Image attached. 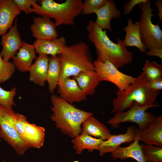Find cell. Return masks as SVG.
<instances>
[{
    "label": "cell",
    "instance_id": "1",
    "mask_svg": "<svg viewBox=\"0 0 162 162\" xmlns=\"http://www.w3.org/2000/svg\"><path fill=\"white\" fill-rule=\"evenodd\" d=\"M86 29L88 38L95 47L97 60L102 62L108 61L117 69L132 62L133 53L128 50L122 40L117 38V43H114L108 36L106 30L101 29L91 20Z\"/></svg>",
    "mask_w": 162,
    "mask_h": 162
},
{
    "label": "cell",
    "instance_id": "2",
    "mask_svg": "<svg viewBox=\"0 0 162 162\" xmlns=\"http://www.w3.org/2000/svg\"><path fill=\"white\" fill-rule=\"evenodd\" d=\"M51 100L52 114L50 118L56 128L72 139L81 134L82 123L92 113L76 107L56 94L51 96Z\"/></svg>",
    "mask_w": 162,
    "mask_h": 162
},
{
    "label": "cell",
    "instance_id": "3",
    "mask_svg": "<svg viewBox=\"0 0 162 162\" xmlns=\"http://www.w3.org/2000/svg\"><path fill=\"white\" fill-rule=\"evenodd\" d=\"M149 80L142 72L128 89L122 92L117 91V96L113 100L111 113L124 112L135 104L142 106L155 103L160 91L151 89L148 84Z\"/></svg>",
    "mask_w": 162,
    "mask_h": 162
},
{
    "label": "cell",
    "instance_id": "4",
    "mask_svg": "<svg viewBox=\"0 0 162 162\" xmlns=\"http://www.w3.org/2000/svg\"><path fill=\"white\" fill-rule=\"evenodd\" d=\"M61 64L58 83L65 79L74 77L85 71L95 70L89 46L82 41L66 45L58 56Z\"/></svg>",
    "mask_w": 162,
    "mask_h": 162
},
{
    "label": "cell",
    "instance_id": "5",
    "mask_svg": "<svg viewBox=\"0 0 162 162\" xmlns=\"http://www.w3.org/2000/svg\"><path fill=\"white\" fill-rule=\"evenodd\" d=\"M32 6L33 12L39 15L54 19L56 27L62 25L73 26L74 19L81 13L83 2L81 0H66L58 3L53 0H39Z\"/></svg>",
    "mask_w": 162,
    "mask_h": 162
},
{
    "label": "cell",
    "instance_id": "6",
    "mask_svg": "<svg viewBox=\"0 0 162 162\" xmlns=\"http://www.w3.org/2000/svg\"><path fill=\"white\" fill-rule=\"evenodd\" d=\"M149 0L138 4L142 12L139 21L141 40L148 50L154 48L162 49V31L159 23L154 25L152 22V18L154 15Z\"/></svg>",
    "mask_w": 162,
    "mask_h": 162
},
{
    "label": "cell",
    "instance_id": "7",
    "mask_svg": "<svg viewBox=\"0 0 162 162\" xmlns=\"http://www.w3.org/2000/svg\"><path fill=\"white\" fill-rule=\"evenodd\" d=\"M15 113L12 108L0 105V137L19 155H23L31 147L15 128L13 119Z\"/></svg>",
    "mask_w": 162,
    "mask_h": 162
},
{
    "label": "cell",
    "instance_id": "8",
    "mask_svg": "<svg viewBox=\"0 0 162 162\" xmlns=\"http://www.w3.org/2000/svg\"><path fill=\"white\" fill-rule=\"evenodd\" d=\"M157 103L149 105L141 106L135 104L126 112L115 113L113 116L109 119L107 123L114 128H116L120 124L126 122L136 123L138 125L139 131H142L147 124L154 120L155 116L151 113L146 112L151 108L159 107Z\"/></svg>",
    "mask_w": 162,
    "mask_h": 162
},
{
    "label": "cell",
    "instance_id": "9",
    "mask_svg": "<svg viewBox=\"0 0 162 162\" xmlns=\"http://www.w3.org/2000/svg\"><path fill=\"white\" fill-rule=\"evenodd\" d=\"M93 63L100 81H108L112 83L120 92L128 89L135 80V77L119 71L108 61L102 62L97 59L93 61Z\"/></svg>",
    "mask_w": 162,
    "mask_h": 162
},
{
    "label": "cell",
    "instance_id": "10",
    "mask_svg": "<svg viewBox=\"0 0 162 162\" xmlns=\"http://www.w3.org/2000/svg\"><path fill=\"white\" fill-rule=\"evenodd\" d=\"M1 44L2 47L0 56L6 62L9 61L16 54L23 44L17 28V19L9 32L2 35Z\"/></svg>",
    "mask_w": 162,
    "mask_h": 162
},
{
    "label": "cell",
    "instance_id": "11",
    "mask_svg": "<svg viewBox=\"0 0 162 162\" xmlns=\"http://www.w3.org/2000/svg\"><path fill=\"white\" fill-rule=\"evenodd\" d=\"M138 130L135 126H130L124 134L111 135L107 140H103L100 144L99 154L103 156L108 153H111L123 143H130L136 137Z\"/></svg>",
    "mask_w": 162,
    "mask_h": 162
},
{
    "label": "cell",
    "instance_id": "12",
    "mask_svg": "<svg viewBox=\"0 0 162 162\" xmlns=\"http://www.w3.org/2000/svg\"><path fill=\"white\" fill-rule=\"evenodd\" d=\"M46 16L34 17L30 26L32 36L37 40H52L56 39L58 34L56 26L51 20Z\"/></svg>",
    "mask_w": 162,
    "mask_h": 162
},
{
    "label": "cell",
    "instance_id": "13",
    "mask_svg": "<svg viewBox=\"0 0 162 162\" xmlns=\"http://www.w3.org/2000/svg\"><path fill=\"white\" fill-rule=\"evenodd\" d=\"M57 88L59 96L70 104L87 99V96L73 78L65 79L58 83Z\"/></svg>",
    "mask_w": 162,
    "mask_h": 162
},
{
    "label": "cell",
    "instance_id": "14",
    "mask_svg": "<svg viewBox=\"0 0 162 162\" xmlns=\"http://www.w3.org/2000/svg\"><path fill=\"white\" fill-rule=\"evenodd\" d=\"M139 141L145 145L162 147V116H157L153 121L148 123L141 131L139 130Z\"/></svg>",
    "mask_w": 162,
    "mask_h": 162
},
{
    "label": "cell",
    "instance_id": "15",
    "mask_svg": "<svg viewBox=\"0 0 162 162\" xmlns=\"http://www.w3.org/2000/svg\"><path fill=\"white\" fill-rule=\"evenodd\" d=\"M97 15L95 23L101 29H108L112 32L111 21L113 18H118L121 13L117 8L115 2L112 0H107L106 3L94 12Z\"/></svg>",
    "mask_w": 162,
    "mask_h": 162
},
{
    "label": "cell",
    "instance_id": "16",
    "mask_svg": "<svg viewBox=\"0 0 162 162\" xmlns=\"http://www.w3.org/2000/svg\"><path fill=\"white\" fill-rule=\"evenodd\" d=\"M20 12L13 0H0V35L7 33Z\"/></svg>",
    "mask_w": 162,
    "mask_h": 162
},
{
    "label": "cell",
    "instance_id": "17",
    "mask_svg": "<svg viewBox=\"0 0 162 162\" xmlns=\"http://www.w3.org/2000/svg\"><path fill=\"white\" fill-rule=\"evenodd\" d=\"M18 50L12 58L13 63L20 71H28L33 60L36 57L34 46L23 41L22 45Z\"/></svg>",
    "mask_w": 162,
    "mask_h": 162
},
{
    "label": "cell",
    "instance_id": "18",
    "mask_svg": "<svg viewBox=\"0 0 162 162\" xmlns=\"http://www.w3.org/2000/svg\"><path fill=\"white\" fill-rule=\"evenodd\" d=\"M63 36L52 40H37L33 43L36 52L39 55L56 56L62 53L67 45Z\"/></svg>",
    "mask_w": 162,
    "mask_h": 162
},
{
    "label": "cell",
    "instance_id": "19",
    "mask_svg": "<svg viewBox=\"0 0 162 162\" xmlns=\"http://www.w3.org/2000/svg\"><path fill=\"white\" fill-rule=\"evenodd\" d=\"M49 57L39 55L29 69V80L39 86H44L46 82L49 66Z\"/></svg>",
    "mask_w": 162,
    "mask_h": 162
},
{
    "label": "cell",
    "instance_id": "20",
    "mask_svg": "<svg viewBox=\"0 0 162 162\" xmlns=\"http://www.w3.org/2000/svg\"><path fill=\"white\" fill-rule=\"evenodd\" d=\"M139 141L138 133L136 137L129 146L124 147L120 146L111 153L113 159H119L123 160L131 158L137 162H147Z\"/></svg>",
    "mask_w": 162,
    "mask_h": 162
},
{
    "label": "cell",
    "instance_id": "21",
    "mask_svg": "<svg viewBox=\"0 0 162 162\" xmlns=\"http://www.w3.org/2000/svg\"><path fill=\"white\" fill-rule=\"evenodd\" d=\"M45 132L43 127L27 121L24 126L22 138L31 148H40L44 144Z\"/></svg>",
    "mask_w": 162,
    "mask_h": 162
},
{
    "label": "cell",
    "instance_id": "22",
    "mask_svg": "<svg viewBox=\"0 0 162 162\" xmlns=\"http://www.w3.org/2000/svg\"><path fill=\"white\" fill-rule=\"evenodd\" d=\"M126 35L123 42L126 47L135 46L140 51L146 52L147 49L142 43L140 36V24L139 21L133 23V20L129 18L127 20V26L123 28Z\"/></svg>",
    "mask_w": 162,
    "mask_h": 162
},
{
    "label": "cell",
    "instance_id": "23",
    "mask_svg": "<svg viewBox=\"0 0 162 162\" xmlns=\"http://www.w3.org/2000/svg\"><path fill=\"white\" fill-rule=\"evenodd\" d=\"M82 133L103 140L108 139L111 134L106 127L93 116L88 117L82 124Z\"/></svg>",
    "mask_w": 162,
    "mask_h": 162
},
{
    "label": "cell",
    "instance_id": "24",
    "mask_svg": "<svg viewBox=\"0 0 162 162\" xmlns=\"http://www.w3.org/2000/svg\"><path fill=\"white\" fill-rule=\"evenodd\" d=\"M73 78L75 79L79 87L86 96L94 94L95 89L100 82L95 70L82 72Z\"/></svg>",
    "mask_w": 162,
    "mask_h": 162
},
{
    "label": "cell",
    "instance_id": "25",
    "mask_svg": "<svg viewBox=\"0 0 162 162\" xmlns=\"http://www.w3.org/2000/svg\"><path fill=\"white\" fill-rule=\"evenodd\" d=\"M103 140L82 133L72 139L71 142L76 153L80 154L85 149L90 152H93L95 150H98L99 146Z\"/></svg>",
    "mask_w": 162,
    "mask_h": 162
},
{
    "label": "cell",
    "instance_id": "26",
    "mask_svg": "<svg viewBox=\"0 0 162 162\" xmlns=\"http://www.w3.org/2000/svg\"><path fill=\"white\" fill-rule=\"evenodd\" d=\"M61 72V63L58 56L49 57L46 82L51 93H53L57 87Z\"/></svg>",
    "mask_w": 162,
    "mask_h": 162
},
{
    "label": "cell",
    "instance_id": "27",
    "mask_svg": "<svg viewBox=\"0 0 162 162\" xmlns=\"http://www.w3.org/2000/svg\"><path fill=\"white\" fill-rule=\"evenodd\" d=\"M142 72L149 80L162 79V64L146 59Z\"/></svg>",
    "mask_w": 162,
    "mask_h": 162
},
{
    "label": "cell",
    "instance_id": "28",
    "mask_svg": "<svg viewBox=\"0 0 162 162\" xmlns=\"http://www.w3.org/2000/svg\"><path fill=\"white\" fill-rule=\"evenodd\" d=\"M141 145L147 162H162V147L142 144Z\"/></svg>",
    "mask_w": 162,
    "mask_h": 162
},
{
    "label": "cell",
    "instance_id": "29",
    "mask_svg": "<svg viewBox=\"0 0 162 162\" xmlns=\"http://www.w3.org/2000/svg\"><path fill=\"white\" fill-rule=\"evenodd\" d=\"M16 93V87L10 91H7L0 86V105L10 108L16 106L14 98Z\"/></svg>",
    "mask_w": 162,
    "mask_h": 162
},
{
    "label": "cell",
    "instance_id": "30",
    "mask_svg": "<svg viewBox=\"0 0 162 162\" xmlns=\"http://www.w3.org/2000/svg\"><path fill=\"white\" fill-rule=\"evenodd\" d=\"M15 68L12 62L4 61L0 56V84L10 78L15 72Z\"/></svg>",
    "mask_w": 162,
    "mask_h": 162
},
{
    "label": "cell",
    "instance_id": "31",
    "mask_svg": "<svg viewBox=\"0 0 162 162\" xmlns=\"http://www.w3.org/2000/svg\"><path fill=\"white\" fill-rule=\"evenodd\" d=\"M107 0H85L83 3L81 13L84 15H90L94 13L96 10L104 5Z\"/></svg>",
    "mask_w": 162,
    "mask_h": 162
},
{
    "label": "cell",
    "instance_id": "32",
    "mask_svg": "<svg viewBox=\"0 0 162 162\" xmlns=\"http://www.w3.org/2000/svg\"><path fill=\"white\" fill-rule=\"evenodd\" d=\"M27 121V118L26 116L16 112L13 119L14 127L16 130L22 138L24 126Z\"/></svg>",
    "mask_w": 162,
    "mask_h": 162
},
{
    "label": "cell",
    "instance_id": "33",
    "mask_svg": "<svg viewBox=\"0 0 162 162\" xmlns=\"http://www.w3.org/2000/svg\"><path fill=\"white\" fill-rule=\"evenodd\" d=\"M20 11H23L25 14H28L33 12V8L31 7L37 0H13Z\"/></svg>",
    "mask_w": 162,
    "mask_h": 162
},
{
    "label": "cell",
    "instance_id": "34",
    "mask_svg": "<svg viewBox=\"0 0 162 162\" xmlns=\"http://www.w3.org/2000/svg\"><path fill=\"white\" fill-rule=\"evenodd\" d=\"M147 0H130L128 1L123 7L124 14L127 15L129 14L137 4L145 2Z\"/></svg>",
    "mask_w": 162,
    "mask_h": 162
},
{
    "label": "cell",
    "instance_id": "35",
    "mask_svg": "<svg viewBox=\"0 0 162 162\" xmlns=\"http://www.w3.org/2000/svg\"><path fill=\"white\" fill-rule=\"evenodd\" d=\"M149 87L155 91H160L162 89V79L149 80L148 83Z\"/></svg>",
    "mask_w": 162,
    "mask_h": 162
},
{
    "label": "cell",
    "instance_id": "36",
    "mask_svg": "<svg viewBox=\"0 0 162 162\" xmlns=\"http://www.w3.org/2000/svg\"><path fill=\"white\" fill-rule=\"evenodd\" d=\"M146 54L148 56H156L162 59V49L154 48L146 52Z\"/></svg>",
    "mask_w": 162,
    "mask_h": 162
},
{
    "label": "cell",
    "instance_id": "37",
    "mask_svg": "<svg viewBox=\"0 0 162 162\" xmlns=\"http://www.w3.org/2000/svg\"><path fill=\"white\" fill-rule=\"evenodd\" d=\"M154 3L158 7V13L157 15L159 16L160 20H162V0H156L154 2Z\"/></svg>",
    "mask_w": 162,
    "mask_h": 162
},
{
    "label": "cell",
    "instance_id": "38",
    "mask_svg": "<svg viewBox=\"0 0 162 162\" xmlns=\"http://www.w3.org/2000/svg\"><path fill=\"white\" fill-rule=\"evenodd\" d=\"M3 162H6V161L5 160H4L3 161Z\"/></svg>",
    "mask_w": 162,
    "mask_h": 162
}]
</instances>
